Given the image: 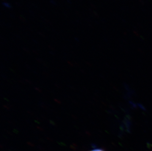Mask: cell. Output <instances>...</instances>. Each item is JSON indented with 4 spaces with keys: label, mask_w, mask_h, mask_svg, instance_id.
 <instances>
[{
    "label": "cell",
    "mask_w": 152,
    "mask_h": 151,
    "mask_svg": "<svg viewBox=\"0 0 152 151\" xmlns=\"http://www.w3.org/2000/svg\"><path fill=\"white\" fill-rule=\"evenodd\" d=\"M91 151H104L103 150L100 149H94V150H92Z\"/></svg>",
    "instance_id": "1"
}]
</instances>
